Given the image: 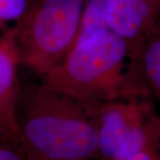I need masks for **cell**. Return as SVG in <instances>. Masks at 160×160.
I'll use <instances>...</instances> for the list:
<instances>
[{"mask_svg": "<svg viewBox=\"0 0 160 160\" xmlns=\"http://www.w3.org/2000/svg\"><path fill=\"white\" fill-rule=\"evenodd\" d=\"M100 103L71 97L43 83L21 93L20 147L27 160H90L99 156Z\"/></svg>", "mask_w": 160, "mask_h": 160, "instance_id": "1", "label": "cell"}, {"mask_svg": "<svg viewBox=\"0 0 160 160\" xmlns=\"http://www.w3.org/2000/svg\"><path fill=\"white\" fill-rule=\"evenodd\" d=\"M128 52L123 38L111 29L103 30L72 46L44 77V83L86 102L138 98L124 71Z\"/></svg>", "mask_w": 160, "mask_h": 160, "instance_id": "2", "label": "cell"}, {"mask_svg": "<svg viewBox=\"0 0 160 160\" xmlns=\"http://www.w3.org/2000/svg\"><path fill=\"white\" fill-rule=\"evenodd\" d=\"M85 0H34L12 29L21 62L46 76L72 47Z\"/></svg>", "mask_w": 160, "mask_h": 160, "instance_id": "3", "label": "cell"}, {"mask_svg": "<svg viewBox=\"0 0 160 160\" xmlns=\"http://www.w3.org/2000/svg\"><path fill=\"white\" fill-rule=\"evenodd\" d=\"M160 118L137 98L99 104V156L107 160L135 154L159 140Z\"/></svg>", "mask_w": 160, "mask_h": 160, "instance_id": "4", "label": "cell"}, {"mask_svg": "<svg viewBox=\"0 0 160 160\" xmlns=\"http://www.w3.org/2000/svg\"><path fill=\"white\" fill-rule=\"evenodd\" d=\"M109 29L126 40L129 52L160 29V0H107Z\"/></svg>", "mask_w": 160, "mask_h": 160, "instance_id": "5", "label": "cell"}, {"mask_svg": "<svg viewBox=\"0 0 160 160\" xmlns=\"http://www.w3.org/2000/svg\"><path fill=\"white\" fill-rule=\"evenodd\" d=\"M21 62L12 31L0 38V142L20 146L18 109L21 88L17 66Z\"/></svg>", "mask_w": 160, "mask_h": 160, "instance_id": "6", "label": "cell"}, {"mask_svg": "<svg viewBox=\"0 0 160 160\" xmlns=\"http://www.w3.org/2000/svg\"><path fill=\"white\" fill-rule=\"evenodd\" d=\"M127 77L139 97L152 94L160 100V33L150 36L128 52Z\"/></svg>", "mask_w": 160, "mask_h": 160, "instance_id": "7", "label": "cell"}, {"mask_svg": "<svg viewBox=\"0 0 160 160\" xmlns=\"http://www.w3.org/2000/svg\"><path fill=\"white\" fill-rule=\"evenodd\" d=\"M107 0H87L83 8L73 46L96 33L109 29L107 22Z\"/></svg>", "mask_w": 160, "mask_h": 160, "instance_id": "8", "label": "cell"}, {"mask_svg": "<svg viewBox=\"0 0 160 160\" xmlns=\"http://www.w3.org/2000/svg\"><path fill=\"white\" fill-rule=\"evenodd\" d=\"M28 6L27 0H0V23L19 20Z\"/></svg>", "mask_w": 160, "mask_h": 160, "instance_id": "9", "label": "cell"}, {"mask_svg": "<svg viewBox=\"0 0 160 160\" xmlns=\"http://www.w3.org/2000/svg\"><path fill=\"white\" fill-rule=\"evenodd\" d=\"M0 160H27L20 146L0 142Z\"/></svg>", "mask_w": 160, "mask_h": 160, "instance_id": "10", "label": "cell"}, {"mask_svg": "<svg viewBox=\"0 0 160 160\" xmlns=\"http://www.w3.org/2000/svg\"><path fill=\"white\" fill-rule=\"evenodd\" d=\"M159 138H160V121H159Z\"/></svg>", "mask_w": 160, "mask_h": 160, "instance_id": "11", "label": "cell"}, {"mask_svg": "<svg viewBox=\"0 0 160 160\" xmlns=\"http://www.w3.org/2000/svg\"><path fill=\"white\" fill-rule=\"evenodd\" d=\"M159 33H160V29H159Z\"/></svg>", "mask_w": 160, "mask_h": 160, "instance_id": "12", "label": "cell"}]
</instances>
